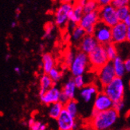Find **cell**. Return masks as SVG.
<instances>
[{"label": "cell", "instance_id": "7bdbcfd3", "mask_svg": "<svg viewBox=\"0 0 130 130\" xmlns=\"http://www.w3.org/2000/svg\"><path fill=\"white\" fill-rule=\"evenodd\" d=\"M16 26H17V22H15V21H14V22H13V23H11V27H13V28H14Z\"/></svg>", "mask_w": 130, "mask_h": 130}, {"label": "cell", "instance_id": "5b68a950", "mask_svg": "<svg viewBox=\"0 0 130 130\" xmlns=\"http://www.w3.org/2000/svg\"><path fill=\"white\" fill-rule=\"evenodd\" d=\"M73 7V4L61 3L55 11V24L60 29L68 27L69 23V13Z\"/></svg>", "mask_w": 130, "mask_h": 130}, {"label": "cell", "instance_id": "f6af8a7d", "mask_svg": "<svg viewBox=\"0 0 130 130\" xmlns=\"http://www.w3.org/2000/svg\"><path fill=\"white\" fill-rule=\"evenodd\" d=\"M129 84V87H130V80H129V84Z\"/></svg>", "mask_w": 130, "mask_h": 130}, {"label": "cell", "instance_id": "8992f818", "mask_svg": "<svg viewBox=\"0 0 130 130\" xmlns=\"http://www.w3.org/2000/svg\"><path fill=\"white\" fill-rule=\"evenodd\" d=\"M98 13L100 17V21L104 23L105 24L108 25L111 27L120 21L117 14V8L113 4L100 7Z\"/></svg>", "mask_w": 130, "mask_h": 130}, {"label": "cell", "instance_id": "f35d334b", "mask_svg": "<svg viewBox=\"0 0 130 130\" xmlns=\"http://www.w3.org/2000/svg\"><path fill=\"white\" fill-rule=\"evenodd\" d=\"M35 122H36V120H35L34 119V118H30V119L28 120V122H27V125L29 126V128Z\"/></svg>", "mask_w": 130, "mask_h": 130}, {"label": "cell", "instance_id": "836d02e7", "mask_svg": "<svg viewBox=\"0 0 130 130\" xmlns=\"http://www.w3.org/2000/svg\"><path fill=\"white\" fill-rule=\"evenodd\" d=\"M100 5V6H108L110 4H112L114 0H96Z\"/></svg>", "mask_w": 130, "mask_h": 130}, {"label": "cell", "instance_id": "52a82bcc", "mask_svg": "<svg viewBox=\"0 0 130 130\" xmlns=\"http://www.w3.org/2000/svg\"><path fill=\"white\" fill-rule=\"evenodd\" d=\"M93 35L96 38L99 44L106 45L112 42L111 27L101 21L98 23Z\"/></svg>", "mask_w": 130, "mask_h": 130}, {"label": "cell", "instance_id": "1f68e13d", "mask_svg": "<svg viewBox=\"0 0 130 130\" xmlns=\"http://www.w3.org/2000/svg\"><path fill=\"white\" fill-rule=\"evenodd\" d=\"M125 108V103L123 100L121 101H115L114 102V105H113V108L117 111L119 113L122 112V111Z\"/></svg>", "mask_w": 130, "mask_h": 130}, {"label": "cell", "instance_id": "7a4b0ae2", "mask_svg": "<svg viewBox=\"0 0 130 130\" xmlns=\"http://www.w3.org/2000/svg\"><path fill=\"white\" fill-rule=\"evenodd\" d=\"M102 90L115 101L124 99L125 96V84L122 77L116 76L111 83L103 87Z\"/></svg>", "mask_w": 130, "mask_h": 130}, {"label": "cell", "instance_id": "2e32d148", "mask_svg": "<svg viewBox=\"0 0 130 130\" xmlns=\"http://www.w3.org/2000/svg\"><path fill=\"white\" fill-rule=\"evenodd\" d=\"M84 13H84V6H79L76 3L73 4V7L69 13V23L75 25L79 24L80 20L82 19Z\"/></svg>", "mask_w": 130, "mask_h": 130}, {"label": "cell", "instance_id": "b9f144b4", "mask_svg": "<svg viewBox=\"0 0 130 130\" xmlns=\"http://www.w3.org/2000/svg\"><path fill=\"white\" fill-rule=\"evenodd\" d=\"M14 71H15V72H16L17 74H20V67H18V66L15 67V68H14Z\"/></svg>", "mask_w": 130, "mask_h": 130}, {"label": "cell", "instance_id": "30bf717a", "mask_svg": "<svg viewBox=\"0 0 130 130\" xmlns=\"http://www.w3.org/2000/svg\"><path fill=\"white\" fill-rule=\"evenodd\" d=\"M114 101L102 90L98 93L93 101V110L97 112L113 108Z\"/></svg>", "mask_w": 130, "mask_h": 130}, {"label": "cell", "instance_id": "d4e9b609", "mask_svg": "<svg viewBox=\"0 0 130 130\" xmlns=\"http://www.w3.org/2000/svg\"><path fill=\"white\" fill-rule=\"evenodd\" d=\"M100 5L96 0H87L86 4L84 6V13H91V12H97L100 9Z\"/></svg>", "mask_w": 130, "mask_h": 130}, {"label": "cell", "instance_id": "83f0119b", "mask_svg": "<svg viewBox=\"0 0 130 130\" xmlns=\"http://www.w3.org/2000/svg\"><path fill=\"white\" fill-rule=\"evenodd\" d=\"M73 80L75 82V84H76V87L79 90L83 88L85 85H87L86 82H85V79H84V75H79V76H73Z\"/></svg>", "mask_w": 130, "mask_h": 130}, {"label": "cell", "instance_id": "6da1fadb", "mask_svg": "<svg viewBox=\"0 0 130 130\" xmlns=\"http://www.w3.org/2000/svg\"><path fill=\"white\" fill-rule=\"evenodd\" d=\"M119 113L114 108L91 115L90 120V128L96 130L110 129L119 119Z\"/></svg>", "mask_w": 130, "mask_h": 130}, {"label": "cell", "instance_id": "e0dca14e", "mask_svg": "<svg viewBox=\"0 0 130 130\" xmlns=\"http://www.w3.org/2000/svg\"><path fill=\"white\" fill-rule=\"evenodd\" d=\"M77 89L78 88L75 84L73 78H72L69 79L65 83L61 90H62V93H63L65 95H66L67 98L70 100V99H76Z\"/></svg>", "mask_w": 130, "mask_h": 130}, {"label": "cell", "instance_id": "d6986e66", "mask_svg": "<svg viewBox=\"0 0 130 130\" xmlns=\"http://www.w3.org/2000/svg\"><path fill=\"white\" fill-rule=\"evenodd\" d=\"M39 84H40V90H39V97H40L47 90L52 87L55 85V83L51 79V77L48 73H44L40 77Z\"/></svg>", "mask_w": 130, "mask_h": 130}, {"label": "cell", "instance_id": "7c38bea8", "mask_svg": "<svg viewBox=\"0 0 130 130\" xmlns=\"http://www.w3.org/2000/svg\"><path fill=\"white\" fill-rule=\"evenodd\" d=\"M127 31L128 26L124 22L119 21L111 27L112 42L119 44L127 41Z\"/></svg>", "mask_w": 130, "mask_h": 130}, {"label": "cell", "instance_id": "9c48e42d", "mask_svg": "<svg viewBox=\"0 0 130 130\" xmlns=\"http://www.w3.org/2000/svg\"><path fill=\"white\" fill-rule=\"evenodd\" d=\"M100 21V17L98 11L91 12V13H84L80 20L79 25L82 27L87 34H93L95 30V27Z\"/></svg>", "mask_w": 130, "mask_h": 130}, {"label": "cell", "instance_id": "603a6c76", "mask_svg": "<svg viewBox=\"0 0 130 130\" xmlns=\"http://www.w3.org/2000/svg\"><path fill=\"white\" fill-rule=\"evenodd\" d=\"M64 108L75 118L78 115V102L76 99H70L64 104Z\"/></svg>", "mask_w": 130, "mask_h": 130}, {"label": "cell", "instance_id": "8d00e7d4", "mask_svg": "<svg viewBox=\"0 0 130 130\" xmlns=\"http://www.w3.org/2000/svg\"><path fill=\"white\" fill-rule=\"evenodd\" d=\"M87 1V0H76L75 3H76V4H78V5H79V6H84V5L86 4ZM75 3H74V4H75Z\"/></svg>", "mask_w": 130, "mask_h": 130}, {"label": "cell", "instance_id": "7402d4cb", "mask_svg": "<svg viewBox=\"0 0 130 130\" xmlns=\"http://www.w3.org/2000/svg\"><path fill=\"white\" fill-rule=\"evenodd\" d=\"M85 35H86L85 30L78 24L71 30L70 38H71V40L74 43L79 44Z\"/></svg>", "mask_w": 130, "mask_h": 130}, {"label": "cell", "instance_id": "ac0fdd59", "mask_svg": "<svg viewBox=\"0 0 130 130\" xmlns=\"http://www.w3.org/2000/svg\"><path fill=\"white\" fill-rule=\"evenodd\" d=\"M111 62L114 66L116 76L122 78L127 73L125 69V60H123L120 56L118 55Z\"/></svg>", "mask_w": 130, "mask_h": 130}, {"label": "cell", "instance_id": "4dcf8cb0", "mask_svg": "<svg viewBox=\"0 0 130 130\" xmlns=\"http://www.w3.org/2000/svg\"><path fill=\"white\" fill-rule=\"evenodd\" d=\"M30 129L32 130H45L47 128V125L39 121H37L35 122L30 127Z\"/></svg>", "mask_w": 130, "mask_h": 130}, {"label": "cell", "instance_id": "ab89813d", "mask_svg": "<svg viewBox=\"0 0 130 130\" xmlns=\"http://www.w3.org/2000/svg\"><path fill=\"white\" fill-rule=\"evenodd\" d=\"M61 3H72L74 4L76 0H59Z\"/></svg>", "mask_w": 130, "mask_h": 130}, {"label": "cell", "instance_id": "9a60e30c", "mask_svg": "<svg viewBox=\"0 0 130 130\" xmlns=\"http://www.w3.org/2000/svg\"><path fill=\"white\" fill-rule=\"evenodd\" d=\"M99 92V87L94 84L85 85L83 88L79 89V97L85 103H89L91 100L95 98Z\"/></svg>", "mask_w": 130, "mask_h": 130}, {"label": "cell", "instance_id": "4316f807", "mask_svg": "<svg viewBox=\"0 0 130 130\" xmlns=\"http://www.w3.org/2000/svg\"><path fill=\"white\" fill-rule=\"evenodd\" d=\"M117 14L120 21H123L124 19L130 14V6H124L117 8Z\"/></svg>", "mask_w": 130, "mask_h": 130}, {"label": "cell", "instance_id": "ffe728a7", "mask_svg": "<svg viewBox=\"0 0 130 130\" xmlns=\"http://www.w3.org/2000/svg\"><path fill=\"white\" fill-rule=\"evenodd\" d=\"M42 70L44 73H48L50 70L55 66V61L50 53H44L42 55Z\"/></svg>", "mask_w": 130, "mask_h": 130}, {"label": "cell", "instance_id": "d590c367", "mask_svg": "<svg viewBox=\"0 0 130 130\" xmlns=\"http://www.w3.org/2000/svg\"><path fill=\"white\" fill-rule=\"evenodd\" d=\"M69 100V99L67 98V96H66V95H65V94H64L63 93H61V96H60V100H59V101H61L62 103L65 104V103H66Z\"/></svg>", "mask_w": 130, "mask_h": 130}, {"label": "cell", "instance_id": "60d3db41", "mask_svg": "<svg viewBox=\"0 0 130 130\" xmlns=\"http://www.w3.org/2000/svg\"><path fill=\"white\" fill-rule=\"evenodd\" d=\"M127 41L130 43V26L128 27V31H127Z\"/></svg>", "mask_w": 130, "mask_h": 130}, {"label": "cell", "instance_id": "ee69618b", "mask_svg": "<svg viewBox=\"0 0 130 130\" xmlns=\"http://www.w3.org/2000/svg\"><path fill=\"white\" fill-rule=\"evenodd\" d=\"M10 56H11V55H10L9 54H7V55H6V61H8V60L9 59V58H10Z\"/></svg>", "mask_w": 130, "mask_h": 130}, {"label": "cell", "instance_id": "277c9868", "mask_svg": "<svg viewBox=\"0 0 130 130\" xmlns=\"http://www.w3.org/2000/svg\"><path fill=\"white\" fill-rule=\"evenodd\" d=\"M88 56L90 67V70L95 73L100 68L109 62L104 45L98 44L90 54H88Z\"/></svg>", "mask_w": 130, "mask_h": 130}, {"label": "cell", "instance_id": "ba28073f", "mask_svg": "<svg viewBox=\"0 0 130 130\" xmlns=\"http://www.w3.org/2000/svg\"><path fill=\"white\" fill-rule=\"evenodd\" d=\"M96 74L101 88L108 84L116 77L112 62L109 61L108 63L100 68L96 72Z\"/></svg>", "mask_w": 130, "mask_h": 130}, {"label": "cell", "instance_id": "cb8c5ba5", "mask_svg": "<svg viewBox=\"0 0 130 130\" xmlns=\"http://www.w3.org/2000/svg\"><path fill=\"white\" fill-rule=\"evenodd\" d=\"M104 48H105V51H106V53H107L109 61H112L119 55H118V49L116 47V44L111 42L108 44L104 45Z\"/></svg>", "mask_w": 130, "mask_h": 130}, {"label": "cell", "instance_id": "3957f363", "mask_svg": "<svg viewBox=\"0 0 130 130\" xmlns=\"http://www.w3.org/2000/svg\"><path fill=\"white\" fill-rule=\"evenodd\" d=\"M69 68L73 76L84 75L88 69H90L88 55L84 52H78Z\"/></svg>", "mask_w": 130, "mask_h": 130}, {"label": "cell", "instance_id": "e575fe53", "mask_svg": "<svg viewBox=\"0 0 130 130\" xmlns=\"http://www.w3.org/2000/svg\"><path fill=\"white\" fill-rule=\"evenodd\" d=\"M125 66L126 72L130 73V58H128L127 59L125 60Z\"/></svg>", "mask_w": 130, "mask_h": 130}, {"label": "cell", "instance_id": "d6a6232c", "mask_svg": "<svg viewBox=\"0 0 130 130\" xmlns=\"http://www.w3.org/2000/svg\"><path fill=\"white\" fill-rule=\"evenodd\" d=\"M112 4L116 8L124 6H130V0H114Z\"/></svg>", "mask_w": 130, "mask_h": 130}, {"label": "cell", "instance_id": "484cf974", "mask_svg": "<svg viewBox=\"0 0 130 130\" xmlns=\"http://www.w3.org/2000/svg\"><path fill=\"white\" fill-rule=\"evenodd\" d=\"M48 74L49 75L51 79L54 81L55 84H56V83H58V81H60V79H62V77L63 76L62 71L60 70V69H58L55 66L50 70V72Z\"/></svg>", "mask_w": 130, "mask_h": 130}, {"label": "cell", "instance_id": "f546056e", "mask_svg": "<svg viewBox=\"0 0 130 130\" xmlns=\"http://www.w3.org/2000/svg\"><path fill=\"white\" fill-rule=\"evenodd\" d=\"M75 55H76V54H74V52L72 51H68L66 52V55H65V62L67 66H69L71 65V63L73 62L74 58H75Z\"/></svg>", "mask_w": 130, "mask_h": 130}, {"label": "cell", "instance_id": "4fadbf2b", "mask_svg": "<svg viewBox=\"0 0 130 130\" xmlns=\"http://www.w3.org/2000/svg\"><path fill=\"white\" fill-rule=\"evenodd\" d=\"M61 93L62 90L54 85L50 89L47 90L41 96H40V99L42 104L49 106L52 104L59 101Z\"/></svg>", "mask_w": 130, "mask_h": 130}, {"label": "cell", "instance_id": "74e56055", "mask_svg": "<svg viewBox=\"0 0 130 130\" xmlns=\"http://www.w3.org/2000/svg\"><path fill=\"white\" fill-rule=\"evenodd\" d=\"M122 22H124L128 27L130 26V14H129L128 17H126L124 19V20H123Z\"/></svg>", "mask_w": 130, "mask_h": 130}, {"label": "cell", "instance_id": "f1b7e54d", "mask_svg": "<svg viewBox=\"0 0 130 130\" xmlns=\"http://www.w3.org/2000/svg\"><path fill=\"white\" fill-rule=\"evenodd\" d=\"M54 29H55L54 24H52V23H48V24L45 26V30H44V34L43 38H48V39L52 38Z\"/></svg>", "mask_w": 130, "mask_h": 130}, {"label": "cell", "instance_id": "44dd1931", "mask_svg": "<svg viewBox=\"0 0 130 130\" xmlns=\"http://www.w3.org/2000/svg\"><path fill=\"white\" fill-rule=\"evenodd\" d=\"M64 104L61 101H58L54 104H52L49 105V109H48V115L51 119L56 120L60 114L64 110Z\"/></svg>", "mask_w": 130, "mask_h": 130}, {"label": "cell", "instance_id": "8fae6325", "mask_svg": "<svg viewBox=\"0 0 130 130\" xmlns=\"http://www.w3.org/2000/svg\"><path fill=\"white\" fill-rule=\"evenodd\" d=\"M58 128L60 130H73L78 128V124L76 118L69 114L66 109L58 116L56 119Z\"/></svg>", "mask_w": 130, "mask_h": 130}, {"label": "cell", "instance_id": "5bb4252c", "mask_svg": "<svg viewBox=\"0 0 130 130\" xmlns=\"http://www.w3.org/2000/svg\"><path fill=\"white\" fill-rule=\"evenodd\" d=\"M98 42L94 38L93 34H86L85 36L79 43V49L81 52H84L87 55L90 54L96 47L98 45Z\"/></svg>", "mask_w": 130, "mask_h": 130}]
</instances>
